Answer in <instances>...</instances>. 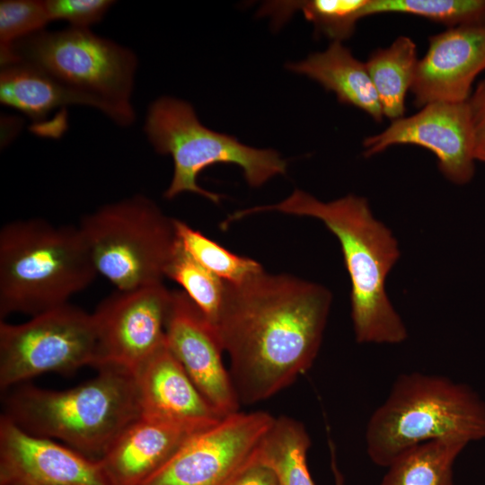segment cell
<instances>
[{"instance_id": "1", "label": "cell", "mask_w": 485, "mask_h": 485, "mask_svg": "<svg viewBox=\"0 0 485 485\" xmlns=\"http://www.w3.org/2000/svg\"><path fill=\"white\" fill-rule=\"evenodd\" d=\"M332 302L324 286L264 269L230 284L214 326L241 404L265 401L313 364Z\"/></svg>"}, {"instance_id": "2", "label": "cell", "mask_w": 485, "mask_h": 485, "mask_svg": "<svg viewBox=\"0 0 485 485\" xmlns=\"http://www.w3.org/2000/svg\"><path fill=\"white\" fill-rule=\"evenodd\" d=\"M268 211L315 218L338 239L351 284L350 316L357 343L396 345L407 340V327L386 290L387 277L401 257L399 242L366 198L348 194L324 202L295 190L278 204L236 211L228 220Z\"/></svg>"}, {"instance_id": "3", "label": "cell", "mask_w": 485, "mask_h": 485, "mask_svg": "<svg viewBox=\"0 0 485 485\" xmlns=\"http://www.w3.org/2000/svg\"><path fill=\"white\" fill-rule=\"evenodd\" d=\"M98 272L77 226L17 219L0 231V316L63 305Z\"/></svg>"}, {"instance_id": "4", "label": "cell", "mask_w": 485, "mask_h": 485, "mask_svg": "<svg viewBox=\"0 0 485 485\" xmlns=\"http://www.w3.org/2000/svg\"><path fill=\"white\" fill-rule=\"evenodd\" d=\"M98 370L93 378L66 390L16 389L4 401V415L32 435L100 459L140 409L131 374L111 366Z\"/></svg>"}, {"instance_id": "5", "label": "cell", "mask_w": 485, "mask_h": 485, "mask_svg": "<svg viewBox=\"0 0 485 485\" xmlns=\"http://www.w3.org/2000/svg\"><path fill=\"white\" fill-rule=\"evenodd\" d=\"M442 438L485 440V401L466 384L420 372L396 378L365 435L367 455L384 468L406 450Z\"/></svg>"}, {"instance_id": "6", "label": "cell", "mask_w": 485, "mask_h": 485, "mask_svg": "<svg viewBox=\"0 0 485 485\" xmlns=\"http://www.w3.org/2000/svg\"><path fill=\"white\" fill-rule=\"evenodd\" d=\"M15 62L30 65L88 97L119 126L135 121L130 98L137 60L128 48L89 29L43 30L13 46L11 64Z\"/></svg>"}, {"instance_id": "7", "label": "cell", "mask_w": 485, "mask_h": 485, "mask_svg": "<svg viewBox=\"0 0 485 485\" xmlns=\"http://www.w3.org/2000/svg\"><path fill=\"white\" fill-rule=\"evenodd\" d=\"M144 130L158 154L172 158L173 175L163 195L167 199L190 192L219 203L218 194L197 181L204 169L216 163L239 166L251 187H260L287 171V162L275 150L248 146L233 136L207 128L190 103L176 98L154 101L148 108Z\"/></svg>"}, {"instance_id": "8", "label": "cell", "mask_w": 485, "mask_h": 485, "mask_svg": "<svg viewBox=\"0 0 485 485\" xmlns=\"http://www.w3.org/2000/svg\"><path fill=\"white\" fill-rule=\"evenodd\" d=\"M78 227L98 274L117 289L163 281L178 241L174 218L137 194L86 214Z\"/></svg>"}, {"instance_id": "9", "label": "cell", "mask_w": 485, "mask_h": 485, "mask_svg": "<svg viewBox=\"0 0 485 485\" xmlns=\"http://www.w3.org/2000/svg\"><path fill=\"white\" fill-rule=\"evenodd\" d=\"M97 366L93 313L69 303L22 323L0 322V387L8 389L47 373Z\"/></svg>"}, {"instance_id": "10", "label": "cell", "mask_w": 485, "mask_h": 485, "mask_svg": "<svg viewBox=\"0 0 485 485\" xmlns=\"http://www.w3.org/2000/svg\"><path fill=\"white\" fill-rule=\"evenodd\" d=\"M274 419L266 411L225 416L194 434L141 485H229L255 457Z\"/></svg>"}, {"instance_id": "11", "label": "cell", "mask_w": 485, "mask_h": 485, "mask_svg": "<svg viewBox=\"0 0 485 485\" xmlns=\"http://www.w3.org/2000/svg\"><path fill=\"white\" fill-rule=\"evenodd\" d=\"M172 290L162 282L117 289L93 313L97 331L96 368L111 366L133 375L165 341Z\"/></svg>"}, {"instance_id": "12", "label": "cell", "mask_w": 485, "mask_h": 485, "mask_svg": "<svg viewBox=\"0 0 485 485\" xmlns=\"http://www.w3.org/2000/svg\"><path fill=\"white\" fill-rule=\"evenodd\" d=\"M393 145L429 150L440 172L454 184H467L474 176V130L468 101L432 102L412 116L392 120L386 129L364 140V155H375Z\"/></svg>"}, {"instance_id": "13", "label": "cell", "mask_w": 485, "mask_h": 485, "mask_svg": "<svg viewBox=\"0 0 485 485\" xmlns=\"http://www.w3.org/2000/svg\"><path fill=\"white\" fill-rule=\"evenodd\" d=\"M168 347L207 402L221 417L240 410V401L215 326L183 290H172L166 325Z\"/></svg>"}, {"instance_id": "14", "label": "cell", "mask_w": 485, "mask_h": 485, "mask_svg": "<svg viewBox=\"0 0 485 485\" xmlns=\"http://www.w3.org/2000/svg\"><path fill=\"white\" fill-rule=\"evenodd\" d=\"M0 485H111L100 459L0 419Z\"/></svg>"}, {"instance_id": "15", "label": "cell", "mask_w": 485, "mask_h": 485, "mask_svg": "<svg viewBox=\"0 0 485 485\" xmlns=\"http://www.w3.org/2000/svg\"><path fill=\"white\" fill-rule=\"evenodd\" d=\"M485 70V22L461 25L431 36L419 60L411 93L413 103L465 102L475 77Z\"/></svg>"}, {"instance_id": "16", "label": "cell", "mask_w": 485, "mask_h": 485, "mask_svg": "<svg viewBox=\"0 0 485 485\" xmlns=\"http://www.w3.org/2000/svg\"><path fill=\"white\" fill-rule=\"evenodd\" d=\"M216 422L177 421L140 414L100 458L105 474L111 485H141L189 438Z\"/></svg>"}, {"instance_id": "17", "label": "cell", "mask_w": 485, "mask_h": 485, "mask_svg": "<svg viewBox=\"0 0 485 485\" xmlns=\"http://www.w3.org/2000/svg\"><path fill=\"white\" fill-rule=\"evenodd\" d=\"M140 414L177 421L216 422L207 402L166 343L133 374Z\"/></svg>"}, {"instance_id": "18", "label": "cell", "mask_w": 485, "mask_h": 485, "mask_svg": "<svg viewBox=\"0 0 485 485\" xmlns=\"http://www.w3.org/2000/svg\"><path fill=\"white\" fill-rule=\"evenodd\" d=\"M287 67L304 75L333 92L339 101L362 110L375 120H383L382 107L366 67L341 42H332L323 52L289 63Z\"/></svg>"}, {"instance_id": "19", "label": "cell", "mask_w": 485, "mask_h": 485, "mask_svg": "<svg viewBox=\"0 0 485 485\" xmlns=\"http://www.w3.org/2000/svg\"><path fill=\"white\" fill-rule=\"evenodd\" d=\"M0 101L33 120L39 134L44 133L45 119L66 106L95 108L88 97L63 85L42 71L22 62L3 66L0 73Z\"/></svg>"}, {"instance_id": "20", "label": "cell", "mask_w": 485, "mask_h": 485, "mask_svg": "<svg viewBox=\"0 0 485 485\" xmlns=\"http://www.w3.org/2000/svg\"><path fill=\"white\" fill-rule=\"evenodd\" d=\"M418 62L416 44L401 36L389 47L376 49L365 63L383 114L392 121L404 114L406 93L411 89Z\"/></svg>"}, {"instance_id": "21", "label": "cell", "mask_w": 485, "mask_h": 485, "mask_svg": "<svg viewBox=\"0 0 485 485\" xmlns=\"http://www.w3.org/2000/svg\"><path fill=\"white\" fill-rule=\"evenodd\" d=\"M467 445L458 438L417 445L392 462L380 485H453L454 463Z\"/></svg>"}, {"instance_id": "22", "label": "cell", "mask_w": 485, "mask_h": 485, "mask_svg": "<svg viewBox=\"0 0 485 485\" xmlns=\"http://www.w3.org/2000/svg\"><path fill=\"white\" fill-rule=\"evenodd\" d=\"M310 445L304 424L280 416L260 441L257 455L274 471L278 485H315L307 464Z\"/></svg>"}, {"instance_id": "23", "label": "cell", "mask_w": 485, "mask_h": 485, "mask_svg": "<svg viewBox=\"0 0 485 485\" xmlns=\"http://www.w3.org/2000/svg\"><path fill=\"white\" fill-rule=\"evenodd\" d=\"M368 0H304L271 1L262 4L260 15L272 17L274 24L280 26L291 15L301 11L311 22L316 32L333 42H341L352 36L356 24L363 17Z\"/></svg>"}, {"instance_id": "24", "label": "cell", "mask_w": 485, "mask_h": 485, "mask_svg": "<svg viewBox=\"0 0 485 485\" xmlns=\"http://www.w3.org/2000/svg\"><path fill=\"white\" fill-rule=\"evenodd\" d=\"M164 277L181 285L203 315L215 324L224 300L225 282L196 260L179 238Z\"/></svg>"}, {"instance_id": "25", "label": "cell", "mask_w": 485, "mask_h": 485, "mask_svg": "<svg viewBox=\"0 0 485 485\" xmlns=\"http://www.w3.org/2000/svg\"><path fill=\"white\" fill-rule=\"evenodd\" d=\"M406 13L454 28L485 22V0H368L363 17Z\"/></svg>"}, {"instance_id": "26", "label": "cell", "mask_w": 485, "mask_h": 485, "mask_svg": "<svg viewBox=\"0 0 485 485\" xmlns=\"http://www.w3.org/2000/svg\"><path fill=\"white\" fill-rule=\"evenodd\" d=\"M174 225L192 257L226 283H240L263 269L257 260L230 251L182 220L174 218Z\"/></svg>"}, {"instance_id": "27", "label": "cell", "mask_w": 485, "mask_h": 485, "mask_svg": "<svg viewBox=\"0 0 485 485\" xmlns=\"http://www.w3.org/2000/svg\"><path fill=\"white\" fill-rule=\"evenodd\" d=\"M51 22L44 1L2 0L0 2V63H12V48L19 40L41 31Z\"/></svg>"}, {"instance_id": "28", "label": "cell", "mask_w": 485, "mask_h": 485, "mask_svg": "<svg viewBox=\"0 0 485 485\" xmlns=\"http://www.w3.org/2000/svg\"><path fill=\"white\" fill-rule=\"evenodd\" d=\"M50 21H65L70 27L89 29L99 22L115 3L110 0H46Z\"/></svg>"}, {"instance_id": "29", "label": "cell", "mask_w": 485, "mask_h": 485, "mask_svg": "<svg viewBox=\"0 0 485 485\" xmlns=\"http://www.w3.org/2000/svg\"><path fill=\"white\" fill-rule=\"evenodd\" d=\"M474 130V156L485 163V77L468 100Z\"/></svg>"}, {"instance_id": "30", "label": "cell", "mask_w": 485, "mask_h": 485, "mask_svg": "<svg viewBox=\"0 0 485 485\" xmlns=\"http://www.w3.org/2000/svg\"><path fill=\"white\" fill-rule=\"evenodd\" d=\"M229 485H278V483L274 471L260 460L256 454Z\"/></svg>"}, {"instance_id": "31", "label": "cell", "mask_w": 485, "mask_h": 485, "mask_svg": "<svg viewBox=\"0 0 485 485\" xmlns=\"http://www.w3.org/2000/svg\"><path fill=\"white\" fill-rule=\"evenodd\" d=\"M329 448L331 454V466L334 477L335 485H345L344 476L339 469L337 459H336V451L335 445L331 438H329Z\"/></svg>"}]
</instances>
